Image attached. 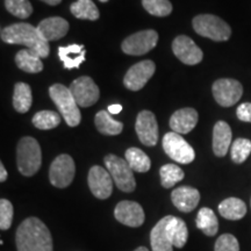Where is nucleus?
Returning a JSON list of instances; mask_svg holds the SVG:
<instances>
[{
	"label": "nucleus",
	"mask_w": 251,
	"mask_h": 251,
	"mask_svg": "<svg viewBox=\"0 0 251 251\" xmlns=\"http://www.w3.org/2000/svg\"><path fill=\"white\" fill-rule=\"evenodd\" d=\"M18 251H54L51 233L40 219L28 218L17 229Z\"/></svg>",
	"instance_id": "obj_1"
},
{
	"label": "nucleus",
	"mask_w": 251,
	"mask_h": 251,
	"mask_svg": "<svg viewBox=\"0 0 251 251\" xmlns=\"http://www.w3.org/2000/svg\"><path fill=\"white\" fill-rule=\"evenodd\" d=\"M1 40L8 45H21L33 50L41 58L49 56V43L41 36L37 27L26 23L13 24L1 29Z\"/></svg>",
	"instance_id": "obj_2"
},
{
	"label": "nucleus",
	"mask_w": 251,
	"mask_h": 251,
	"mask_svg": "<svg viewBox=\"0 0 251 251\" xmlns=\"http://www.w3.org/2000/svg\"><path fill=\"white\" fill-rule=\"evenodd\" d=\"M42 152L40 144L33 137H23L18 143L17 164L21 175L31 177L40 170Z\"/></svg>",
	"instance_id": "obj_3"
},
{
	"label": "nucleus",
	"mask_w": 251,
	"mask_h": 251,
	"mask_svg": "<svg viewBox=\"0 0 251 251\" xmlns=\"http://www.w3.org/2000/svg\"><path fill=\"white\" fill-rule=\"evenodd\" d=\"M49 96L55 105L57 106L62 118L64 119L68 126L76 127L80 124L81 114L76 99L72 96L70 89L62 84H55L50 86Z\"/></svg>",
	"instance_id": "obj_4"
},
{
	"label": "nucleus",
	"mask_w": 251,
	"mask_h": 251,
	"mask_svg": "<svg viewBox=\"0 0 251 251\" xmlns=\"http://www.w3.org/2000/svg\"><path fill=\"white\" fill-rule=\"evenodd\" d=\"M193 29L200 36L216 42L228 41L231 36V28L221 18L213 14H200L193 19Z\"/></svg>",
	"instance_id": "obj_5"
},
{
	"label": "nucleus",
	"mask_w": 251,
	"mask_h": 251,
	"mask_svg": "<svg viewBox=\"0 0 251 251\" xmlns=\"http://www.w3.org/2000/svg\"><path fill=\"white\" fill-rule=\"evenodd\" d=\"M105 165L107 171L112 176L113 181L119 190L122 192L130 193L136 188V181H135L134 171L128 164L127 161L117 155L109 153L105 157Z\"/></svg>",
	"instance_id": "obj_6"
},
{
	"label": "nucleus",
	"mask_w": 251,
	"mask_h": 251,
	"mask_svg": "<svg viewBox=\"0 0 251 251\" xmlns=\"http://www.w3.org/2000/svg\"><path fill=\"white\" fill-rule=\"evenodd\" d=\"M163 149L166 155L180 164H190L196 158V152L180 134L170 131L163 137Z\"/></svg>",
	"instance_id": "obj_7"
},
{
	"label": "nucleus",
	"mask_w": 251,
	"mask_h": 251,
	"mask_svg": "<svg viewBox=\"0 0 251 251\" xmlns=\"http://www.w3.org/2000/svg\"><path fill=\"white\" fill-rule=\"evenodd\" d=\"M76 174V165L71 156L63 153L56 157L49 169V180L57 188H65L72 183Z\"/></svg>",
	"instance_id": "obj_8"
},
{
	"label": "nucleus",
	"mask_w": 251,
	"mask_h": 251,
	"mask_svg": "<svg viewBox=\"0 0 251 251\" xmlns=\"http://www.w3.org/2000/svg\"><path fill=\"white\" fill-rule=\"evenodd\" d=\"M212 92L215 101L220 106L230 107L241 99L243 94V87L240 81L230 79V78H222L214 81Z\"/></svg>",
	"instance_id": "obj_9"
},
{
	"label": "nucleus",
	"mask_w": 251,
	"mask_h": 251,
	"mask_svg": "<svg viewBox=\"0 0 251 251\" xmlns=\"http://www.w3.org/2000/svg\"><path fill=\"white\" fill-rule=\"evenodd\" d=\"M158 34L156 30H141L128 36L122 42V51L127 55L141 56L149 52L157 45Z\"/></svg>",
	"instance_id": "obj_10"
},
{
	"label": "nucleus",
	"mask_w": 251,
	"mask_h": 251,
	"mask_svg": "<svg viewBox=\"0 0 251 251\" xmlns=\"http://www.w3.org/2000/svg\"><path fill=\"white\" fill-rule=\"evenodd\" d=\"M72 96L76 99L79 107H90L98 101L100 91L97 84L91 77H79L71 83L70 87Z\"/></svg>",
	"instance_id": "obj_11"
},
{
	"label": "nucleus",
	"mask_w": 251,
	"mask_h": 251,
	"mask_svg": "<svg viewBox=\"0 0 251 251\" xmlns=\"http://www.w3.org/2000/svg\"><path fill=\"white\" fill-rule=\"evenodd\" d=\"M155 70V63L150 59L136 63L126 74L124 79L125 86L130 91H140L153 76Z\"/></svg>",
	"instance_id": "obj_12"
},
{
	"label": "nucleus",
	"mask_w": 251,
	"mask_h": 251,
	"mask_svg": "<svg viewBox=\"0 0 251 251\" xmlns=\"http://www.w3.org/2000/svg\"><path fill=\"white\" fill-rule=\"evenodd\" d=\"M87 183L91 192L100 200H105L111 197L113 192V178L107 170L102 166L94 165L90 169Z\"/></svg>",
	"instance_id": "obj_13"
},
{
	"label": "nucleus",
	"mask_w": 251,
	"mask_h": 251,
	"mask_svg": "<svg viewBox=\"0 0 251 251\" xmlns=\"http://www.w3.org/2000/svg\"><path fill=\"white\" fill-rule=\"evenodd\" d=\"M172 50L179 61L187 65H197L202 61L203 54L191 37L179 35L172 42Z\"/></svg>",
	"instance_id": "obj_14"
},
{
	"label": "nucleus",
	"mask_w": 251,
	"mask_h": 251,
	"mask_svg": "<svg viewBox=\"0 0 251 251\" xmlns=\"http://www.w3.org/2000/svg\"><path fill=\"white\" fill-rule=\"evenodd\" d=\"M137 136L147 147H153L158 141V125L156 117L150 111H142L139 113L135 124Z\"/></svg>",
	"instance_id": "obj_15"
},
{
	"label": "nucleus",
	"mask_w": 251,
	"mask_h": 251,
	"mask_svg": "<svg viewBox=\"0 0 251 251\" xmlns=\"http://www.w3.org/2000/svg\"><path fill=\"white\" fill-rule=\"evenodd\" d=\"M114 216L120 224L131 228L140 227L146 220L142 206L130 200H124L119 202L114 209Z\"/></svg>",
	"instance_id": "obj_16"
},
{
	"label": "nucleus",
	"mask_w": 251,
	"mask_h": 251,
	"mask_svg": "<svg viewBox=\"0 0 251 251\" xmlns=\"http://www.w3.org/2000/svg\"><path fill=\"white\" fill-rule=\"evenodd\" d=\"M172 203L183 213H190L196 209L200 201V193L197 188L181 186L176 188L171 193Z\"/></svg>",
	"instance_id": "obj_17"
},
{
	"label": "nucleus",
	"mask_w": 251,
	"mask_h": 251,
	"mask_svg": "<svg viewBox=\"0 0 251 251\" xmlns=\"http://www.w3.org/2000/svg\"><path fill=\"white\" fill-rule=\"evenodd\" d=\"M37 30L40 31L41 36L49 43L67 35L69 31V23L65 19L59 17L47 18L39 24Z\"/></svg>",
	"instance_id": "obj_18"
},
{
	"label": "nucleus",
	"mask_w": 251,
	"mask_h": 251,
	"mask_svg": "<svg viewBox=\"0 0 251 251\" xmlns=\"http://www.w3.org/2000/svg\"><path fill=\"white\" fill-rule=\"evenodd\" d=\"M198 112L194 108H181L176 111L170 119L171 129L177 134H187L198 124Z\"/></svg>",
	"instance_id": "obj_19"
},
{
	"label": "nucleus",
	"mask_w": 251,
	"mask_h": 251,
	"mask_svg": "<svg viewBox=\"0 0 251 251\" xmlns=\"http://www.w3.org/2000/svg\"><path fill=\"white\" fill-rule=\"evenodd\" d=\"M231 144V129L226 121H218L213 129V151L215 156L225 157Z\"/></svg>",
	"instance_id": "obj_20"
},
{
	"label": "nucleus",
	"mask_w": 251,
	"mask_h": 251,
	"mask_svg": "<svg viewBox=\"0 0 251 251\" xmlns=\"http://www.w3.org/2000/svg\"><path fill=\"white\" fill-rule=\"evenodd\" d=\"M166 233L174 247L181 249L187 242L188 229L184 220L174 215L166 216Z\"/></svg>",
	"instance_id": "obj_21"
},
{
	"label": "nucleus",
	"mask_w": 251,
	"mask_h": 251,
	"mask_svg": "<svg viewBox=\"0 0 251 251\" xmlns=\"http://www.w3.org/2000/svg\"><path fill=\"white\" fill-rule=\"evenodd\" d=\"M58 57L61 58L65 69H78L85 61L86 51L83 45H70L59 47Z\"/></svg>",
	"instance_id": "obj_22"
},
{
	"label": "nucleus",
	"mask_w": 251,
	"mask_h": 251,
	"mask_svg": "<svg viewBox=\"0 0 251 251\" xmlns=\"http://www.w3.org/2000/svg\"><path fill=\"white\" fill-rule=\"evenodd\" d=\"M150 243L152 251H174V244L170 242L166 233V216L159 220L151 229Z\"/></svg>",
	"instance_id": "obj_23"
},
{
	"label": "nucleus",
	"mask_w": 251,
	"mask_h": 251,
	"mask_svg": "<svg viewBox=\"0 0 251 251\" xmlns=\"http://www.w3.org/2000/svg\"><path fill=\"white\" fill-rule=\"evenodd\" d=\"M219 213L222 218L237 221L247 214V205L238 198H228L219 205Z\"/></svg>",
	"instance_id": "obj_24"
},
{
	"label": "nucleus",
	"mask_w": 251,
	"mask_h": 251,
	"mask_svg": "<svg viewBox=\"0 0 251 251\" xmlns=\"http://www.w3.org/2000/svg\"><path fill=\"white\" fill-rule=\"evenodd\" d=\"M15 63L19 69L29 74H39L43 70L42 59L30 49L20 50L15 56Z\"/></svg>",
	"instance_id": "obj_25"
},
{
	"label": "nucleus",
	"mask_w": 251,
	"mask_h": 251,
	"mask_svg": "<svg viewBox=\"0 0 251 251\" xmlns=\"http://www.w3.org/2000/svg\"><path fill=\"white\" fill-rule=\"evenodd\" d=\"M94 124H96V127L99 133L109 135V136L119 135L124 129L122 122L114 120L107 111H100L97 113L96 118H94Z\"/></svg>",
	"instance_id": "obj_26"
},
{
	"label": "nucleus",
	"mask_w": 251,
	"mask_h": 251,
	"mask_svg": "<svg viewBox=\"0 0 251 251\" xmlns=\"http://www.w3.org/2000/svg\"><path fill=\"white\" fill-rule=\"evenodd\" d=\"M197 228L207 236H214L219 230V221L211 208L203 207L197 215Z\"/></svg>",
	"instance_id": "obj_27"
},
{
	"label": "nucleus",
	"mask_w": 251,
	"mask_h": 251,
	"mask_svg": "<svg viewBox=\"0 0 251 251\" xmlns=\"http://www.w3.org/2000/svg\"><path fill=\"white\" fill-rule=\"evenodd\" d=\"M125 155L126 161L129 164L131 170L135 172L143 174V172H148L151 168V161H150L148 155L139 148H135V147L129 148Z\"/></svg>",
	"instance_id": "obj_28"
},
{
	"label": "nucleus",
	"mask_w": 251,
	"mask_h": 251,
	"mask_svg": "<svg viewBox=\"0 0 251 251\" xmlns=\"http://www.w3.org/2000/svg\"><path fill=\"white\" fill-rule=\"evenodd\" d=\"M33 97H31L30 86L26 83H17L14 87L13 106L19 113H27L29 111Z\"/></svg>",
	"instance_id": "obj_29"
},
{
	"label": "nucleus",
	"mask_w": 251,
	"mask_h": 251,
	"mask_svg": "<svg viewBox=\"0 0 251 251\" xmlns=\"http://www.w3.org/2000/svg\"><path fill=\"white\" fill-rule=\"evenodd\" d=\"M71 13L81 20H98L100 17L99 9L92 0H77L70 6Z\"/></svg>",
	"instance_id": "obj_30"
},
{
	"label": "nucleus",
	"mask_w": 251,
	"mask_h": 251,
	"mask_svg": "<svg viewBox=\"0 0 251 251\" xmlns=\"http://www.w3.org/2000/svg\"><path fill=\"white\" fill-rule=\"evenodd\" d=\"M159 175H161V184L164 188H171L185 177L184 171L176 164L163 165L159 170Z\"/></svg>",
	"instance_id": "obj_31"
},
{
	"label": "nucleus",
	"mask_w": 251,
	"mask_h": 251,
	"mask_svg": "<svg viewBox=\"0 0 251 251\" xmlns=\"http://www.w3.org/2000/svg\"><path fill=\"white\" fill-rule=\"evenodd\" d=\"M61 124V115L54 111H40L33 117V125L42 130L54 129Z\"/></svg>",
	"instance_id": "obj_32"
},
{
	"label": "nucleus",
	"mask_w": 251,
	"mask_h": 251,
	"mask_svg": "<svg viewBox=\"0 0 251 251\" xmlns=\"http://www.w3.org/2000/svg\"><path fill=\"white\" fill-rule=\"evenodd\" d=\"M251 153V141L248 139H236L231 144L230 156L234 163L242 164Z\"/></svg>",
	"instance_id": "obj_33"
},
{
	"label": "nucleus",
	"mask_w": 251,
	"mask_h": 251,
	"mask_svg": "<svg viewBox=\"0 0 251 251\" xmlns=\"http://www.w3.org/2000/svg\"><path fill=\"white\" fill-rule=\"evenodd\" d=\"M5 7L19 19H27L33 13V6L29 0H5Z\"/></svg>",
	"instance_id": "obj_34"
},
{
	"label": "nucleus",
	"mask_w": 251,
	"mask_h": 251,
	"mask_svg": "<svg viewBox=\"0 0 251 251\" xmlns=\"http://www.w3.org/2000/svg\"><path fill=\"white\" fill-rule=\"evenodd\" d=\"M144 9L155 17H168L172 12V4L169 0H142Z\"/></svg>",
	"instance_id": "obj_35"
},
{
	"label": "nucleus",
	"mask_w": 251,
	"mask_h": 251,
	"mask_svg": "<svg viewBox=\"0 0 251 251\" xmlns=\"http://www.w3.org/2000/svg\"><path fill=\"white\" fill-rule=\"evenodd\" d=\"M13 205L7 199L0 200V229L8 230L13 221Z\"/></svg>",
	"instance_id": "obj_36"
},
{
	"label": "nucleus",
	"mask_w": 251,
	"mask_h": 251,
	"mask_svg": "<svg viewBox=\"0 0 251 251\" xmlns=\"http://www.w3.org/2000/svg\"><path fill=\"white\" fill-rule=\"evenodd\" d=\"M214 251H240V243L234 235L224 234L216 240Z\"/></svg>",
	"instance_id": "obj_37"
},
{
	"label": "nucleus",
	"mask_w": 251,
	"mask_h": 251,
	"mask_svg": "<svg viewBox=\"0 0 251 251\" xmlns=\"http://www.w3.org/2000/svg\"><path fill=\"white\" fill-rule=\"evenodd\" d=\"M236 115L241 121L250 122L251 124V102L241 103L237 107Z\"/></svg>",
	"instance_id": "obj_38"
},
{
	"label": "nucleus",
	"mask_w": 251,
	"mask_h": 251,
	"mask_svg": "<svg viewBox=\"0 0 251 251\" xmlns=\"http://www.w3.org/2000/svg\"><path fill=\"white\" fill-rule=\"evenodd\" d=\"M6 179H7V171H6L4 164L0 163V181L4 183Z\"/></svg>",
	"instance_id": "obj_39"
},
{
	"label": "nucleus",
	"mask_w": 251,
	"mask_h": 251,
	"mask_svg": "<svg viewBox=\"0 0 251 251\" xmlns=\"http://www.w3.org/2000/svg\"><path fill=\"white\" fill-rule=\"evenodd\" d=\"M122 111V106L121 105H111L108 106V112L111 113V114H118V113H120Z\"/></svg>",
	"instance_id": "obj_40"
},
{
	"label": "nucleus",
	"mask_w": 251,
	"mask_h": 251,
	"mask_svg": "<svg viewBox=\"0 0 251 251\" xmlns=\"http://www.w3.org/2000/svg\"><path fill=\"white\" fill-rule=\"evenodd\" d=\"M41 1L46 2L47 5H50V6H56V5L61 4L62 0H41Z\"/></svg>",
	"instance_id": "obj_41"
},
{
	"label": "nucleus",
	"mask_w": 251,
	"mask_h": 251,
	"mask_svg": "<svg viewBox=\"0 0 251 251\" xmlns=\"http://www.w3.org/2000/svg\"><path fill=\"white\" fill-rule=\"evenodd\" d=\"M134 251H149V250L147 249L146 247H139V248H136Z\"/></svg>",
	"instance_id": "obj_42"
},
{
	"label": "nucleus",
	"mask_w": 251,
	"mask_h": 251,
	"mask_svg": "<svg viewBox=\"0 0 251 251\" xmlns=\"http://www.w3.org/2000/svg\"><path fill=\"white\" fill-rule=\"evenodd\" d=\"M99 1H101V2H107L108 0H99Z\"/></svg>",
	"instance_id": "obj_43"
},
{
	"label": "nucleus",
	"mask_w": 251,
	"mask_h": 251,
	"mask_svg": "<svg viewBox=\"0 0 251 251\" xmlns=\"http://www.w3.org/2000/svg\"><path fill=\"white\" fill-rule=\"evenodd\" d=\"M250 206H251V200H250Z\"/></svg>",
	"instance_id": "obj_44"
}]
</instances>
